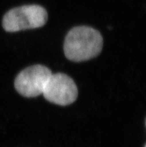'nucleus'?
<instances>
[{"mask_svg": "<svg viewBox=\"0 0 146 147\" xmlns=\"http://www.w3.org/2000/svg\"><path fill=\"white\" fill-rule=\"evenodd\" d=\"M103 47V38L100 32L89 26L75 27L65 38V55L72 61L81 62L94 58Z\"/></svg>", "mask_w": 146, "mask_h": 147, "instance_id": "1", "label": "nucleus"}, {"mask_svg": "<svg viewBox=\"0 0 146 147\" xmlns=\"http://www.w3.org/2000/svg\"><path fill=\"white\" fill-rule=\"evenodd\" d=\"M48 20V13L44 7L37 5H23L10 10L5 14L2 26L6 32L40 28Z\"/></svg>", "mask_w": 146, "mask_h": 147, "instance_id": "2", "label": "nucleus"}, {"mask_svg": "<svg viewBox=\"0 0 146 147\" xmlns=\"http://www.w3.org/2000/svg\"><path fill=\"white\" fill-rule=\"evenodd\" d=\"M52 71L43 65L31 66L19 73L14 82L15 88L25 97H36L43 94Z\"/></svg>", "mask_w": 146, "mask_h": 147, "instance_id": "3", "label": "nucleus"}, {"mask_svg": "<svg viewBox=\"0 0 146 147\" xmlns=\"http://www.w3.org/2000/svg\"><path fill=\"white\" fill-rule=\"evenodd\" d=\"M78 88L72 78L64 73L52 74L43 90L45 99L54 104L66 106L78 97Z\"/></svg>", "mask_w": 146, "mask_h": 147, "instance_id": "4", "label": "nucleus"}]
</instances>
